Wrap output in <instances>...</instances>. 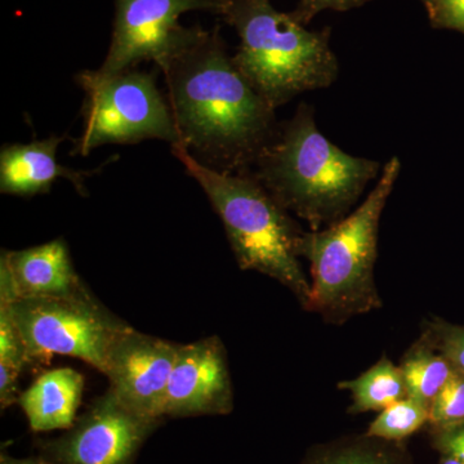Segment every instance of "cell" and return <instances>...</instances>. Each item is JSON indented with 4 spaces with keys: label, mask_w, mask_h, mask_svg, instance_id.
Returning <instances> with one entry per match:
<instances>
[{
    "label": "cell",
    "mask_w": 464,
    "mask_h": 464,
    "mask_svg": "<svg viewBox=\"0 0 464 464\" xmlns=\"http://www.w3.org/2000/svg\"><path fill=\"white\" fill-rule=\"evenodd\" d=\"M159 69L181 145L219 172H250L279 124L276 110L235 66L219 27L191 26Z\"/></svg>",
    "instance_id": "obj_1"
},
{
    "label": "cell",
    "mask_w": 464,
    "mask_h": 464,
    "mask_svg": "<svg viewBox=\"0 0 464 464\" xmlns=\"http://www.w3.org/2000/svg\"><path fill=\"white\" fill-rule=\"evenodd\" d=\"M382 170L380 161L353 157L329 141L317 128L315 109L301 103L277 124L249 173L290 215L317 231L350 215Z\"/></svg>",
    "instance_id": "obj_2"
},
{
    "label": "cell",
    "mask_w": 464,
    "mask_h": 464,
    "mask_svg": "<svg viewBox=\"0 0 464 464\" xmlns=\"http://www.w3.org/2000/svg\"><path fill=\"white\" fill-rule=\"evenodd\" d=\"M212 204L244 271H257L289 289L304 310L313 289L302 268L299 243L304 230L249 172L225 173L200 163L185 146H170Z\"/></svg>",
    "instance_id": "obj_3"
},
{
    "label": "cell",
    "mask_w": 464,
    "mask_h": 464,
    "mask_svg": "<svg viewBox=\"0 0 464 464\" xmlns=\"http://www.w3.org/2000/svg\"><path fill=\"white\" fill-rule=\"evenodd\" d=\"M218 16L239 35L235 66L271 108L337 81L340 63L326 30L310 32L271 0H224Z\"/></svg>",
    "instance_id": "obj_4"
},
{
    "label": "cell",
    "mask_w": 464,
    "mask_h": 464,
    "mask_svg": "<svg viewBox=\"0 0 464 464\" xmlns=\"http://www.w3.org/2000/svg\"><path fill=\"white\" fill-rule=\"evenodd\" d=\"M400 170V159H390L362 206L331 227L302 235L299 255L310 264L313 289L308 311L325 323L341 325L382 307L374 276L378 232Z\"/></svg>",
    "instance_id": "obj_5"
},
{
    "label": "cell",
    "mask_w": 464,
    "mask_h": 464,
    "mask_svg": "<svg viewBox=\"0 0 464 464\" xmlns=\"http://www.w3.org/2000/svg\"><path fill=\"white\" fill-rule=\"evenodd\" d=\"M84 91L83 132L72 154L88 157L103 145H132L145 140L181 143L169 101L159 91L155 72L130 69L111 76L84 70L75 76Z\"/></svg>",
    "instance_id": "obj_6"
},
{
    "label": "cell",
    "mask_w": 464,
    "mask_h": 464,
    "mask_svg": "<svg viewBox=\"0 0 464 464\" xmlns=\"http://www.w3.org/2000/svg\"><path fill=\"white\" fill-rule=\"evenodd\" d=\"M5 302L25 342L30 364H42L53 355L72 356L105 374L110 351L130 328L103 307L87 286L60 297Z\"/></svg>",
    "instance_id": "obj_7"
},
{
    "label": "cell",
    "mask_w": 464,
    "mask_h": 464,
    "mask_svg": "<svg viewBox=\"0 0 464 464\" xmlns=\"http://www.w3.org/2000/svg\"><path fill=\"white\" fill-rule=\"evenodd\" d=\"M111 43L101 76L136 69L146 61L158 67L188 38L191 27L179 24L182 14L204 11L218 14L224 0H114Z\"/></svg>",
    "instance_id": "obj_8"
},
{
    "label": "cell",
    "mask_w": 464,
    "mask_h": 464,
    "mask_svg": "<svg viewBox=\"0 0 464 464\" xmlns=\"http://www.w3.org/2000/svg\"><path fill=\"white\" fill-rule=\"evenodd\" d=\"M160 423L134 413L108 390L65 435L42 445L43 457L60 464H133Z\"/></svg>",
    "instance_id": "obj_9"
},
{
    "label": "cell",
    "mask_w": 464,
    "mask_h": 464,
    "mask_svg": "<svg viewBox=\"0 0 464 464\" xmlns=\"http://www.w3.org/2000/svg\"><path fill=\"white\" fill-rule=\"evenodd\" d=\"M179 344L130 326L110 351L105 375L109 391L134 413L163 420L164 398Z\"/></svg>",
    "instance_id": "obj_10"
},
{
    "label": "cell",
    "mask_w": 464,
    "mask_h": 464,
    "mask_svg": "<svg viewBox=\"0 0 464 464\" xmlns=\"http://www.w3.org/2000/svg\"><path fill=\"white\" fill-rule=\"evenodd\" d=\"M234 411V389L221 338L179 344L164 398V417L226 415Z\"/></svg>",
    "instance_id": "obj_11"
},
{
    "label": "cell",
    "mask_w": 464,
    "mask_h": 464,
    "mask_svg": "<svg viewBox=\"0 0 464 464\" xmlns=\"http://www.w3.org/2000/svg\"><path fill=\"white\" fill-rule=\"evenodd\" d=\"M84 286L63 237L32 248L2 250L0 301L60 297Z\"/></svg>",
    "instance_id": "obj_12"
},
{
    "label": "cell",
    "mask_w": 464,
    "mask_h": 464,
    "mask_svg": "<svg viewBox=\"0 0 464 464\" xmlns=\"http://www.w3.org/2000/svg\"><path fill=\"white\" fill-rule=\"evenodd\" d=\"M66 136H52L30 143H12L0 150V191L14 197L48 194L58 179L72 183L79 194H88L85 179L94 170H76L61 166L57 150Z\"/></svg>",
    "instance_id": "obj_13"
},
{
    "label": "cell",
    "mask_w": 464,
    "mask_h": 464,
    "mask_svg": "<svg viewBox=\"0 0 464 464\" xmlns=\"http://www.w3.org/2000/svg\"><path fill=\"white\" fill-rule=\"evenodd\" d=\"M84 377L72 368L44 372L18 398L34 432L69 430L83 398Z\"/></svg>",
    "instance_id": "obj_14"
},
{
    "label": "cell",
    "mask_w": 464,
    "mask_h": 464,
    "mask_svg": "<svg viewBox=\"0 0 464 464\" xmlns=\"http://www.w3.org/2000/svg\"><path fill=\"white\" fill-rule=\"evenodd\" d=\"M299 464H413V460L401 442L364 433L316 445Z\"/></svg>",
    "instance_id": "obj_15"
},
{
    "label": "cell",
    "mask_w": 464,
    "mask_h": 464,
    "mask_svg": "<svg viewBox=\"0 0 464 464\" xmlns=\"http://www.w3.org/2000/svg\"><path fill=\"white\" fill-rule=\"evenodd\" d=\"M337 387L351 393L350 414L382 411L408 396L401 369L386 356L355 380L342 381Z\"/></svg>",
    "instance_id": "obj_16"
},
{
    "label": "cell",
    "mask_w": 464,
    "mask_h": 464,
    "mask_svg": "<svg viewBox=\"0 0 464 464\" xmlns=\"http://www.w3.org/2000/svg\"><path fill=\"white\" fill-rule=\"evenodd\" d=\"M399 366L408 396L430 405L454 373L447 357L440 353L431 338L423 332L413 346L406 351Z\"/></svg>",
    "instance_id": "obj_17"
},
{
    "label": "cell",
    "mask_w": 464,
    "mask_h": 464,
    "mask_svg": "<svg viewBox=\"0 0 464 464\" xmlns=\"http://www.w3.org/2000/svg\"><path fill=\"white\" fill-rule=\"evenodd\" d=\"M430 423V404L405 396L380 411L366 435L386 441L402 442Z\"/></svg>",
    "instance_id": "obj_18"
},
{
    "label": "cell",
    "mask_w": 464,
    "mask_h": 464,
    "mask_svg": "<svg viewBox=\"0 0 464 464\" xmlns=\"http://www.w3.org/2000/svg\"><path fill=\"white\" fill-rule=\"evenodd\" d=\"M464 423V375L454 371L430 405V426L447 429Z\"/></svg>",
    "instance_id": "obj_19"
},
{
    "label": "cell",
    "mask_w": 464,
    "mask_h": 464,
    "mask_svg": "<svg viewBox=\"0 0 464 464\" xmlns=\"http://www.w3.org/2000/svg\"><path fill=\"white\" fill-rule=\"evenodd\" d=\"M0 364L23 372L30 364L25 342L7 302L0 301Z\"/></svg>",
    "instance_id": "obj_20"
},
{
    "label": "cell",
    "mask_w": 464,
    "mask_h": 464,
    "mask_svg": "<svg viewBox=\"0 0 464 464\" xmlns=\"http://www.w3.org/2000/svg\"><path fill=\"white\" fill-rule=\"evenodd\" d=\"M423 333L431 338L454 371L464 375V326L436 320L427 323Z\"/></svg>",
    "instance_id": "obj_21"
},
{
    "label": "cell",
    "mask_w": 464,
    "mask_h": 464,
    "mask_svg": "<svg viewBox=\"0 0 464 464\" xmlns=\"http://www.w3.org/2000/svg\"><path fill=\"white\" fill-rule=\"evenodd\" d=\"M429 8L436 25L464 34V0H432Z\"/></svg>",
    "instance_id": "obj_22"
},
{
    "label": "cell",
    "mask_w": 464,
    "mask_h": 464,
    "mask_svg": "<svg viewBox=\"0 0 464 464\" xmlns=\"http://www.w3.org/2000/svg\"><path fill=\"white\" fill-rule=\"evenodd\" d=\"M369 0H299V5L295 12H292V16L301 24H307L313 20L320 12L326 11V9H333V11H348L360 7Z\"/></svg>",
    "instance_id": "obj_23"
},
{
    "label": "cell",
    "mask_w": 464,
    "mask_h": 464,
    "mask_svg": "<svg viewBox=\"0 0 464 464\" xmlns=\"http://www.w3.org/2000/svg\"><path fill=\"white\" fill-rule=\"evenodd\" d=\"M433 447L441 456L456 458L464 464V423L447 429L432 430Z\"/></svg>",
    "instance_id": "obj_24"
},
{
    "label": "cell",
    "mask_w": 464,
    "mask_h": 464,
    "mask_svg": "<svg viewBox=\"0 0 464 464\" xmlns=\"http://www.w3.org/2000/svg\"><path fill=\"white\" fill-rule=\"evenodd\" d=\"M23 372L5 364H0V406L2 409L9 408L18 402L20 390H18V378Z\"/></svg>",
    "instance_id": "obj_25"
},
{
    "label": "cell",
    "mask_w": 464,
    "mask_h": 464,
    "mask_svg": "<svg viewBox=\"0 0 464 464\" xmlns=\"http://www.w3.org/2000/svg\"><path fill=\"white\" fill-rule=\"evenodd\" d=\"M0 464H60L48 459L45 457L35 458H14L3 453L0 456Z\"/></svg>",
    "instance_id": "obj_26"
},
{
    "label": "cell",
    "mask_w": 464,
    "mask_h": 464,
    "mask_svg": "<svg viewBox=\"0 0 464 464\" xmlns=\"http://www.w3.org/2000/svg\"><path fill=\"white\" fill-rule=\"evenodd\" d=\"M438 464H462L456 458L450 456H441V459L439 460Z\"/></svg>",
    "instance_id": "obj_27"
},
{
    "label": "cell",
    "mask_w": 464,
    "mask_h": 464,
    "mask_svg": "<svg viewBox=\"0 0 464 464\" xmlns=\"http://www.w3.org/2000/svg\"><path fill=\"white\" fill-rule=\"evenodd\" d=\"M424 2H426V3H427V5H430V3H431V2H432V0H424Z\"/></svg>",
    "instance_id": "obj_28"
}]
</instances>
